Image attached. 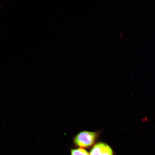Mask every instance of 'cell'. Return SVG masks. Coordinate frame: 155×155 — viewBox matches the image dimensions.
Here are the masks:
<instances>
[{
  "label": "cell",
  "mask_w": 155,
  "mask_h": 155,
  "mask_svg": "<svg viewBox=\"0 0 155 155\" xmlns=\"http://www.w3.org/2000/svg\"><path fill=\"white\" fill-rule=\"evenodd\" d=\"M97 136L96 133L94 132H81L75 137L74 142L77 146L81 148H88L94 144Z\"/></svg>",
  "instance_id": "6da1fadb"
},
{
  "label": "cell",
  "mask_w": 155,
  "mask_h": 155,
  "mask_svg": "<svg viewBox=\"0 0 155 155\" xmlns=\"http://www.w3.org/2000/svg\"><path fill=\"white\" fill-rule=\"evenodd\" d=\"M111 148L106 143H99L93 147L90 155H113Z\"/></svg>",
  "instance_id": "7a4b0ae2"
},
{
  "label": "cell",
  "mask_w": 155,
  "mask_h": 155,
  "mask_svg": "<svg viewBox=\"0 0 155 155\" xmlns=\"http://www.w3.org/2000/svg\"><path fill=\"white\" fill-rule=\"evenodd\" d=\"M71 155H90L88 152L82 148L73 149L71 150Z\"/></svg>",
  "instance_id": "3957f363"
}]
</instances>
